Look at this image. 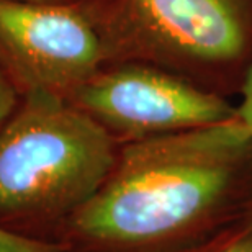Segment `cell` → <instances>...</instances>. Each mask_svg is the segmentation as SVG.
Here are the masks:
<instances>
[{
    "label": "cell",
    "instance_id": "obj_7",
    "mask_svg": "<svg viewBox=\"0 0 252 252\" xmlns=\"http://www.w3.org/2000/svg\"><path fill=\"white\" fill-rule=\"evenodd\" d=\"M22 92L13 82V79L7 74L2 65H0V129L7 123V120L12 117L15 108L18 107Z\"/></svg>",
    "mask_w": 252,
    "mask_h": 252
},
{
    "label": "cell",
    "instance_id": "obj_8",
    "mask_svg": "<svg viewBox=\"0 0 252 252\" xmlns=\"http://www.w3.org/2000/svg\"><path fill=\"white\" fill-rule=\"evenodd\" d=\"M206 252H252V221L220 241Z\"/></svg>",
    "mask_w": 252,
    "mask_h": 252
},
{
    "label": "cell",
    "instance_id": "obj_3",
    "mask_svg": "<svg viewBox=\"0 0 252 252\" xmlns=\"http://www.w3.org/2000/svg\"><path fill=\"white\" fill-rule=\"evenodd\" d=\"M82 3L102 34L107 64H153L223 97L243 92L252 65V0Z\"/></svg>",
    "mask_w": 252,
    "mask_h": 252
},
{
    "label": "cell",
    "instance_id": "obj_10",
    "mask_svg": "<svg viewBox=\"0 0 252 252\" xmlns=\"http://www.w3.org/2000/svg\"><path fill=\"white\" fill-rule=\"evenodd\" d=\"M39 2H44V0H39Z\"/></svg>",
    "mask_w": 252,
    "mask_h": 252
},
{
    "label": "cell",
    "instance_id": "obj_9",
    "mask_svg": "<svg viewBox=\"0 0 252 252\" xmlns=\"http://www.w3.org/2000/svg\"><path fill=\"white\" fill-rule=\"evenodd\" d=\"M241 94H243V103L238 107V117L252 134V65Z\"/></svg>",
    "mask_w": 252,
    "mask_h": 252
},
{
    "label": "cell",
    "instance_id": "obj_5",
    "mask_svg": "<svg viewBox=\"0 0 252 252\" xmlns=\"http://www.w3.org/2000/svg\"><path fill=\"white\" fill-rule=\"evenodd\" d=\"M105 64L102 34L82 0H0V65L22 94L67 98Z\"/></svg>",
    "mask_w": 252,
    "mask_h": 252
},
{
    "label": "cell",
    "instance_id": "obj_1",
    "mask_svg": "<svg viewBox=\"0 0 252 252\" xmlns=\"http://www.w3.org/2000/svg\"><path fill=\"white\" fill-rule=\"evenodd\" d=\"M252 221V134L239 117L131 141L58 234L61 252H206Z\"/></svg>",
    "mask_w": 252,
    "mask_h": 252
},
{
    "label": "cell",
    "instance_id": "obj_4",
    "mask_svg": "<svg viewBox=\"0 0 252 252\" xmlns=\"http://www.w3.org/2000/svg\"><path fill=\"white\" fill-rule=\"evenodd\" d=\"M120 144L238 117L226 97L144 63L107 64L67 95Z\"/></svg>",
    "mask_w": 252,
    "mask_h": 252
},
{
    "label": "cell",
    "instance_id": "obj_2",
    "mask_svg": "<svg viewBox=\"0 0 252 252\" xmlns=\"http://www.w3.org/2000/svg\"><path fill=\"white\" fill-rule=\"evenodd\" d=\"M120 148L63 95L22 94L0 129V229L56 244L112 172Z\"/></svg>",
    "mask_w": 252,
    "mask_h": 252
},
{
    "label": "cell",
    "instance_id": "obj_6",
    "mask_svg": "<svg viewBox=\"0 0 252 252\" xmlns=\"http://www.w3.org/2000/svg\"><path fill=\"white\" fill-rule=\"evenodd\" d=\"M0 252H61L54 243L32 241L0 229Z\"/></svg>",
    "mask_w": 252,
    "mask_h": 252
}]
</instances>
